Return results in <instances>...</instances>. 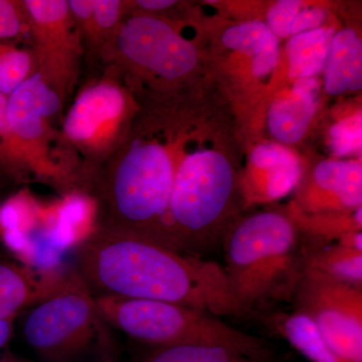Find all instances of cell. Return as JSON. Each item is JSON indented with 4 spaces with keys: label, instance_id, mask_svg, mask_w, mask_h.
<instances>
[{
    "label": "cell",
    "instance_id": "cell-23",
    "mask_svg": "<svg viewBox=\"0 0 362 362\" xmlns=\"http://www.w3.org/2000/svg\"><path fill=\"white\" fill-rule=\"evenodd\" d=\"M143 362H257L232 349L211 345H176L152 349Z\"/></svg>",
    "mask_w": 362,
    "mask_h": 362
},
{
    "label": "cell",
    "instance_id": "cell-21",
    "mask_svg": "<svg viewBox=\"0 0 362 362\" xmlns=\"http://www.w3.org/2000/svg\"><path fill=\"white\" fill-rule=\"evenodd\" d=\"M334 35V28H319L292 37L286 47L289 77L313 78L320 73Z\"/></svg>",
    "mask_w": 362,
    "mask_h": 362
},
{
    "label": "cell",
    "instance_id": "cell-12",
    "mask_svg": "<svg viewBox=\"0 0 362 362\" xmlns=\"http://www.w3.org/2000/svg\"><path fill=\"white\" fill-rule=\"evenodd\" d=\"M73 277L59 272H40L0 263V319L14 317L32 304L56 294Z\"/></svg>",
    "mask_w": 362,
    "mask_h": 362
},
{
    "label": "cell",
    "instance_id": "cell-34",
    "mask_svg": "<svg viewBox=\"0 0 362 362\" xmlns=\"http://www.w3.org/2000/svg\"><path fill=\"white\" fill-rule=\"evenodd\" d=\"M175 2L176 1H173V0H147V1L141 0V1H137V4L145 9L159 11V9L168 8V7L173 6Z\"/></svg>",
    "mask_w": 362,
    "mask_h": 362
},
{
    "label": "cell",
    "instance_id": "cell-5",
    "mask_svg": "<svg viewBox=\"0 0 362 362\" xmlns=\"http://www.w3.org/2000/svg\"><path fill=\"white\" fill-rule=\"evenodd\" d=\"M235 185L230 162L214 151H197L176 168L168 225L175 251L195 255L220 238L218 226Z\"/></svg>",
    "mask_w": 362,
    "mask_h": 362
},
{
    "label": "cell",
    "instance_id": "cell-14",
    "mask_svg": "<svg viewBox=\"0 0 362 362\" xmlns=\"http://www.w3.org/2000/svg\"><path fill=\"white\" fill-rule=\"evenodd\" d=\"M313 181V188L307 194V202L311 209L334 206L352 211L361 207V162H320L314 170Z\"/></svg>",
    "mask_w": 362,
    "mask_h": 362
},
{
    "label": "cell",
    "instance_id": "cell-9",
    "mask_svg": "<svg viewBox=\"0 0 362 362\" xmlns=\"http://www.w3.org/2000/svg\"><path fill=\"white\" fill-rule=\"evenodd\" d=\"M23 4L35 42V73L63 101L75 84L83 52L68 1L26 0Z\"/></svg>",
    "mask_w": 362,
    "mask_h": 362
},
{
    "label": "cell",
    "instance_id": "cell-17",
    "mask_svg": "<svg viewBox=\"0 0 362 362\" xmlns=\"http://www.w3.org/2000/svg\"><path fill=\"white\" fill-rule=\"evenodd\" d=\"M325 90L340 95L362 87V45L356 30L335 33L324 63Z\"/></svg>",
    "mask_w": 362,
    "mask_h": 362
},
{
    "label": "cell",
    "instance_id": "cell-3",
    "mask_svg": "<svg viewBox=\"0 0 362 362\" xmlns=\"http://www.w3.org/2000/svg\"><path fill=\"white\" fill-rule=\"evenodd\" d=\"M93 297L104 321L152 349L211 345L232 349L254 361L276 362L275 354L265 340L207 312L154 300Z\"/></svg>",
    "mask_w": 362,
    "mask_h": 362
},
{
    "label": "cell",
    "instance_id": "cell-10",
    "mask_svg": "<svg viewBox=\"0 0 362 362\" xmlns=\"http://www.w3.org/2000/svg\"><path fill=\"white\" fill-rule=\"evenodd\" d=\"M115 40L124 58L168 80L187 75L197 62L194 45L152 16L130 18L119 28Z\"/></svg>",
    "mask_w": 362,
    "mask_h": 362
},
{
    "label": "cell",
    "instance_id": "cell-27",
    "mask_svg": "<svg viewBox=\"0 0 362 362\" xmlns=\"http://www.w3.org/2000/svg\"><path fill=\"white\" fill-rule=\"evenodd\" d=\"M301 2L297 0H281L271 7L267 26L276 37H290L293 21L299 13Z\"/></svg>",
    "mask_w": 362,
    "mask_h": 362
},
{
    "label": "cell",
    "instance_id": "cell-24",
    "mask_svg": "<svg viewBox=\"0 0 362 362\" xmlns=\"http://www.w3.org/2000/svg\"><path fill=\"white\" fill-rule=\"evenodd\" d=\"M30 52L8 42H0V93L9 96L33 75Z\"/></svg>",
    "mask_w": 362,
    "mask_h": 362
},
{
    "label": "cell",
    "instance_id": "cell-6",
    "mask_svg": "<svg viewBox=\"0 0 362 362\" xmlns=\"http://www.w3.org/2000/svg\"><path fill=\"white\" fill-rule=\"evenodd\" d=\"M103 326L94 297L75 274L63 289L37 304L28 314L23 334L44 358L66 362L98 340Z\"/></svg>",
    "mask_w": 362,
    "mask_h": 362
},
{
    "label": "cell",
    "instance_id": "cell-28",
    "mask_svg": "<svg viewBox=\"0 0 362 362\" xmlns=\"http://www.w3.org/2000/svg\"><path fill=\"white\" fill-rule=\"evenodd\" d=\"M122 13V2L117 0H93V20L97 37L116 28Z\"/></svg>",
    "mask_w": 362,
    "mask_h": 362
},
{
    "label": "cell",
    "instance_id": "cell-32",
    "mask_svg": "<svg viewBox=\"0 0 362 362\" xmlns=\"http://www.w3.org/2000/svg\"><path fill=\"white\" fill-rule=\"evenodd\" d=\"M98 343H99L100 362H120L115 345L107 330L105 329V326L100 331Z\"/></svg>",
    "mask_w": 362,
    "mask_h": 362
},
{
    "label": "cell",
    "instance_id": "cell-7",
    "mask_svg": "<svg viewBox=\"0 0 362 362\" xmlns=\"http://www.w3.org/2000/svg\"><path fill=\"white\" fill-rule=\"evenodd\" d=\"M344 362H362V288L305 268L291 299Z\"/></svg>",
    "mask_w": 362,
    "mask_h": 362
},
{
    "label": "cell",
    "instance_id": "cell-26",
    "mask_svg": "<svg viewBox=\"0 0 362 362\" xmlns=\"http://www.w3.org/2000/svg\"><path fill=\"white\" fill-rule=\"evenodd\" d=\"M28 30V16L23 4L0 0V42L18 39Z\"/></svg>",
    "mask_w": 362,
    "mask_h": 362
},
{
    "label": "cell",
    "instance_id": "cell-13",
    "mask_svg": "<svg viewBox=\"0 0 362 362\" xmlns=\"http://www.w3.org/2000/svg\"><path fill=\"white\" fill-rule=\"evenodd\" d=\"M96 213L95 199L77 192L45 206V223L52 246L63 255L80 246L96 230Z\"/></svg>",
    "mask_w": 362,
    "mask_h": 362
},
{
    "label": "cell",
    "instance_id": "cell-29",
    "mask_svg": "<svg viewBox=\"0 0 362 362\" xmlns=\"http://www.w3.org/2000/svg\"><path fill=\"white\" fill-rule=\"evenodd\" d=\"M68 4L76 25H80L90 39H96L98 37L93 20V0H71Z\"/></svg>",
    "mask_w": 362,
    "mask_h": 362
},
{
    "label": "cell",
    "instance_id": "cell-4",
    "mask_svg": "<svg viewBox=\"0 0 362 362\" xmlns=\"http://www.w3.org/2000/svg\"><path fill=\"white\" fill-rule=\"evenodd\" d=\"M176 169L158 144L136 141L112 175L108 189L111 228L175 250L169 237V199Z\"/></svg>",
    "mask_w": 362,
    "mask_h": 362
},
{
    "label": "cell",
    "instance_id": "cell-20",
    "mask_svg": "<svg viewBox=\"0 0 362 362\" xmlns=\"http://www.w3.org/2000/svg\"><path fill=\"white\" fill-rule=\"evenodd\" d=\"M40 206L28 192H21L0 206V235L8 249L23 256L26 238L39 220Z\"/></svg>",
    "mask_w": 362,
    "mask_h": 362
},
{
    "label": "cell",
    "instance_id": "cell-2",
    "mask_svg": "<svg viewBox=\"0 0 362 362\" xmlns=\"http://www.w3.org/2000/svg\"><path fill=\"white\" fill-rule=\"evenodd\" d=\"M223 239V272L246 315L264 305L291 302L303 262L298 230L289 216L274 211L254 214Z\"/></svg>",
    "mask_w": 362,
    "mask_h": 362
},
{
    "label": "cell",
    "instance_id": "cell-16",
    "mask_svg": "<svg viewBox=\"0 0 362 362\" xmlns=\"http://www.w3.org/2000/svg\"><path fill=\"white\" fill-rule=\"evenodd\" d=\"M252 163L264 171L263 178L255 181L250 194L254 199L277 201L287 197L302 178L299 159L281 145L263 144L252 152Z\"/></svg>",
    "mask_w": 362,
    "mask_h": 362
},
{
    "label": "cell",
    "instance_id": "cell-15",
    "mask_svg": "<svg viewBox=\"0 0 362 362\" xmlns=\"http://www.w3.org/2000/svg\"><path fill=\"white\" fill-rule=\"evenodd\" d=\"M319 83L315 78H298L289 94L279 98L269 111L272 135L284 143L303 137L317 110Z\"/></svg>",
    "mask_w": 362,
    "mask_h": 362
},
{
    "label": "cell",
    "instance_id": "cell-30",
    "mask_svg": "<svg viewBox=\"0 0 362 362\" xmlns=\"http://www.w3.org/2000/svg\"><path fill=\"white\" fill-rule=\"evenodd\" d=\"M326 13L321 8H309L300 11L291 25L292 37L310 30H317L322 25Z\"/></svg>",
    "mask_w": 362,
    "mask_h": 362
},
{
    "label": "cell",
    "instance_id": "cell-25",
    "mask_svg": "<svg viewBox=\"0 0 362 362\" xmlns=\"http://www.w3.org/2000/svg\"><path fill=\"white\" fill-rule=\"evenodd\" d=\"M331 149L337 156L361 151L362 145L361 112L347 117L330 129Z\"/></svg>",
    "mask_w": 362,
    "mask_h": 362
},
{
    "label": "cell",
    "instance_id": "cell-33",
    "mask_svg": "<svg viewBox=\"0 0 362 362\" xmlns=\"http://www.w3.org/2000/svg\"><path fill=\"white\" fill-rule=\"evenodd\" d=\"M13 317L0 319V349L4 346L11 338L13 330Z\"/></svg>",
    "mask_w": 362,
    "mask_h": 362
},
{
    "label": "cell",
    "instance_id": "cell-8",
    "mask_svg": "<svg viewBox=\"0 0 362 362\" xmlns=\"http://www.w3.org/2000/svg\"><path fill=\"white\" fill-rule=\"evenodd\" d=\"M61 105L59 95L35 71L7 97L11 140L9 165L23 166L57 180L65 175L47 152L49 120Z\"/></svg>",
    "mask_w": 362,
    "mask_h": 362
},
{
    "label": "cell",
    "instance_id": "cell-31",
    "mask_svg": "<svg viewBox=\"0 0 362 362\" xmlns=\"http://www.w3.org/2000/svg\"><path fill=\"white\" fill-rule=\"evenodd\" d=\"M7 97L0 93V161L9 165L11 140L7 124Z\"/></svg>",
    "mask_w": 362,
    "mask_h": 362
},
{
    "label": "cell",
    "instance_id": "cell-1",
    "mask_svg": "<svg viewBox=\"0 0 362 362\" xmlns=\"http://www.w3.org/2000/svg\"><path fill=\"white\" fill-rule=\"evenodd\" d=\"M77 267L94 296L168 302L221 318L246 316L218 263L130 233L96 228L77 247Z\"/></svg>",
    "mask_w": 362,
    "mask_h": 362
},
{
    "label": "cell",
    "instance_id": "cell-19",
    "mask_svg": "<svg viewBox=\"0 0 362 362\" xmlns=\"http://www.w3.org/2000/svg\"><path fill=\"white\" fill-rule=\"evenodd\" d=\"M305 268L362 288V251L339 244H300Z\"/></svg>",
    "mask_w": 362,
    "mask_h": 362
},
{
    "label": "cell",
    "instance_id": "cell-18",
    "mask_svg": "<svg viewBox=\"0 0 362 362\" xmlns=\"http://www.w3.org/2000/svg\"><path fill=\"white\" fill-rule=\"evenodd\" d=\"M221 42L228 49L252 57V71L256 77H265L277 65L278 37L262 21L232 26L223 33Z\"/></svg>",
    "mask_w": 362,
    "mask_h": 362
},
{
    "label": "cell",
    "instance_id": "cell-11",
    "mask_svg": "<svg viewBox=\"0 0 362 362\" xmlns=\"http://www.w3.org/2000/svg\"><path fill=\"white\" fill-rule=\"evenodd\" d=\"M127 110V98L116 83L102 81L86 88L71 105L64 122V134L90 154L110 149Z\"/></svg>",
    "mask_w": 362,
    "mask_h": 362
},
{
    "label": "cell",
    "instance_id": "cell-22",
    "mask_svg": "<svg viewBox=\"0 0 362 362\" xmlns=\"http://www.w3.org/2000/svg\"><path fill=\"white\" fill-rule=\"evenodd\" d=\"M276 327L283 337L310 362H344L326 341L313 321L304 314L276 317Z\"/></svg>",
    "mask_w": 362,
    "mask_h": 362
}]
</instances>
